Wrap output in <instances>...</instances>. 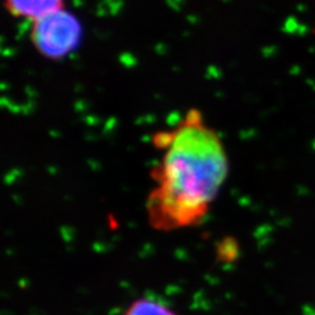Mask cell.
I'll return each instance as SVG.
<instances>
[{
	"instance_id": "obj_1",
	"label": "cell",
	"mask_w": 315,
	"mask_h": 315,
	"mask_svg": "<svg viewBox=\"0 0 315 315\" xmlns=\"http://www.w3.org/2000/svg\"><path fill=\"white\" fill-rule=\"evenodd\" d=\"M160 161L151 171L154 187L146 201L151 227L173 231L199 225L227 180L224 144L201 111L189 109L172 130L153 137Z\"/></svg>"
},
{
	"instance_id": "obj_2",
	"label": "cell",
	"mask_w": 315,
	"mask_h": 315,
	"mask_svg": "<svg viewBox=\"0 0 315 315\" xmlns=\"http://www.w3.org/2000/svg\"><path fill=\"white\" fill-rule=\"evenodd\" d=\"M82 34L81 22L65 8L32 22L31 27L34 48L52 61L63 60L74 53L81 43Z\"/></svg>"
},
{
	"instance_id": "obj_3",
	"label": "cell",
	"mask_w": 315,
	"mask_h": 315,
	"mask_svg": "<svg viewBox=\"0 0 315 315\" xmlns=\"http://www.w3.org/2000/svg\"><path fill=\"white\" fill-rule=\"evenodd\" d=\"M8 13L32 22L65 8V0H4Z\"/></svg>"
},
{
	"instance_id": "obj_4",
	"label": "cell",
	"mask_w": 315,
	"mask_h": 315,
	"mask_svg": "<svg viewBox=\"0 0 315 315\" xmlns=\"http://www.w3.org/2000/svg\"><path fill=\"white\" fill-rule=\"evenodd\" d=\"M124 315H176L164 302L153 298H139L127 307Z\"/></svg>"
}]
</instances>
